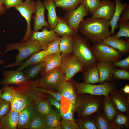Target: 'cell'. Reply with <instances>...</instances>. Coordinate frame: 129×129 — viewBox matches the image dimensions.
Segmentation results:
<instances>
[{
    "label": "cell",
    "instance_id": "1",
    "mask_svg": "<svg viewBox=\"0 0 129 129\" xmlns=\"http://www.w3.org/2000/svg\"><path fill=\"white\" fill-rule=\"evenodd\" d=\"M39 79L27 81L14 87L11 109L20 113L26 108L35 106L38 100L48 97L45 93L37 89Z\"/></svg>",
    "mask_w": 129,
    "mask_h": 129
},
{
    "label": "cell",
    "instance_id": "2",
    "mask_svg": "<svg viewBox=\"0 0 129 129\" xmlns=\"http://www.w3.org/2000/svg\"><path fill=\"white\" fill-rule=\"evenodd\" d=\"M110 21L102 19L88 18L80 24L79 31L86 39L94 44L102 43L111 36L108 29Z\"/></svg>",
    "mask_w": 129,
    "mask_h": 129
},
{
    "label": "cell",
    "instance_id": "3",
    "mask_svg": "<svg viewBox=\"0 0 129 129\" xmlns=\"http://www.w3.org/2000/svg\"><path fill=\"white\" fill-rule=\"evenodd\" d=\"M103 96L83 93L77 95L75 106L78 119H81L102 111Z\"/></svg>",
    "mask_w": 129,
    "mask_h": 129
},
{
    "label": "cell",
    "instance_id": "4",
    "mask_svg": "<svg viewBox=\"0 0 129 129\" xmlns=\"http://www.w3.org/2000/svg\"><path fill=\"white\" fill-rule=\"evenodd\" d=\"M89 41L78 33L73 36V53L85 69L97 65L98 62Z\"/></svg>",
    "mask_w": 129,
    "mask_h": 129
},
{
    "label": "cell",
    "instance_id": "5",
    "mask_svg": "<svg viewBox=\"0 0 129 129\" xmlns=\"http://www.w3.org/2000/svg\"><path fill=\"white\" fill-rule=\"evenodd\" d=\"M17 50L18 54L16 56L15 62L4 67H15L19 66L24 60L33 54L42 50V46L37 40L28 39L23 42L10 43L7 45L6 48L3 55L10 51Z\"/></svg>",
    "mask_w": 129,
    "mask_h": 129
},
{
    "label": "cell",
    "instance_id": "6",
    "mask_svg": "<svg viewBox=\"0 0 129 129\" xmlns=\"http://www.w3.org/2000/svg\"><path fill=\"white\" fill-rule=\"evenodd\" d=\"M77 95L87 93L92 95L106 96L111 92L117 89L116 83L112 81H106L95 85L75 81Z\"/></svg>",
    "mask_w": 129,
    "mask_h": 129
},
{
    "label": "cell",
    "instance_id": "7",
    "mask_svg": "<svg viewBox=\"0 0 129 129\" xmlns=\"http://www.w3.org/2000/svg\"><path fill=\"white\" fill-rule=\"evenodd\" d=\"M42 76L39 79L38 87L56 92L65 80V73L60 67L52 70Z\"/></svg>",
    "mask_w": 129,
    "mask_h": 129
},
{
    "label": "cell",
    "instance_id": "8",
    "mask_svg": "<svg viewBox=\"0 0 129 129\" xmlns=\"http://www.w3.org/2000/svg\"><path fill=\"white\" fill-rule=\"evenodd\" d=\"M61 54L62 59L60 67L65 73V81L71 79L75 74L85 70L83 65L73 52Z\"/></svg>",
    "mask_w": 129,
    "mask_h": 129
},
{
    "label": "cell",
    "instance_id": "9",
    "mask_svg": "<svg viewBox=\"0 0 129 129\" xmlns=\"http://www.w3.org/2000/svg\"><path fill=\"white\" fill-rule=\"evenodd\" d=\"M92 48L98 61L113 63L120 61L123 54L118 50L103 43L94 44Z\"/></svg>",
    "mask_w": 129,
    "mask_h": 129
},
{
    "label": "cell",
    "instance_id": "10",
    "mask_svg": "<svg viewBox=\"0 0 129 129\" xmlns=\"http://www.w3.org/2000/svg\"><path fill=\"white\" fill-rule=\"evenodd\" d=\"M36 2L32 0H25L20 4L15 7L26 20L27 25V28L25 36L21 41L24 42L29 39L32 33L31 22L32 15L35 12Z\"/></svg>",
    "mask_w": 129,
    "mask_h": 129
},
{
    "label": "cell",
    "instance_id": "11",
    "mask_svg": "<svg viewBox=\"0 0 129 129\" xmlns=\"http://www.w3.org/2000/svg\"><path fill=\"white\" fill-rule=\"evenodd\" d=\"M89 13L83 3H81L74 10L64 14V17L76 33H78L80 24L84 18Z\"/></svg>",
    "mask_w": 129,
    "mask_h": 129
},
{
    "label": "cell",
    "instance_id": "12",
    "mask_svg": "<svg viewBox=\"0 0 129 129\" xmlns=\"http://www.w3.org/2000/svg\"><path fill=\"white\" fill-rule=\"evenodd\" d=\"M48 28L43 27L42 31H33L29 39L37 40L41 44L42 50H43L49 43L54 41L60 37L53 29L48 30Z\"/></svg>",
    "mask_w": 129,
    "mask_h": 129
},
{
    "label": "cell",
    "instance_id": "13",
    "mask_svg": "<svg viewBox=\"0 0 129 129\" xmlns=\"http://www.w3.org/2000/svg\"><path fill=\"white\" fill-rule=\"evenodd\" d=\"M101 0L98 7L91 14V17L110 21L115 11V3L110 0Z\"/></svg>",
    "mask_w": 129,
    "mask_h": 129
},
{
    "label": "cell",
    "instance_id": "14",
    "mask_svg": "<svg viewBox=\"0 0 129 129\" xmlns=\"http://www.w3.org/2000/svg\"><path fill=\"white\" fill-rule=\"evenodd\" d=\"M109 95L120 112L129 114V95L117 89L110 92Z\"/></svg>",
    "mask_w": 129,
    "mask_h": 129
},
{
    "label": "cell",
    "instance_id": "15",
    "mask_svg": "<svg viewBox=\"0 0 129 129\" xmlns=\"http://www.w3.org/2000/svg\"><path fill=\"white\" fill-rule=\"evenodd\" d=\"M3 74L4 78L0 82V85L18 86L27 81L22 71L16 70H5Z\"/></svg>",
    "mask_w": 129,
    "mask_h": 129
},
{
    "label": "cell",
    "instance_id": "16",
    "mask_svg": "<svg viewBox=\"0 0 129 129\" xmlns=\"http://www.w3.org/2000/svg\"><path fill=\"white\" fill-rule=\"evenodd\" d=\"M75 81L72 79L64 81L59 86L57 92L69 100L75 106L77 95Z\"/></svg>",
    "mask_w": 129,
    "mask_h": 129
},
{
    "label": "cell",
    "instance_id": "17",
    "mask_svg": "<svg viewBox=\"0 0 129 129\" xmlns=\"http://www.w3.org/2000/svg\"><path fill=\"white\" fill-rule=\"evenodd\" d=\"M45 7L41 0H37L35 13L32 16L34 20V31H36L41 29L43 27L50 28V26L48 22L45 20L44 13Z\"/></svg>",
    "mask_w": 129,
    "mask_h": 129
},
{
    "label": "cell",
    "instance_id": "18",
    "mask_svg": "<svg viewBox=\"0 0 129 129\" xmlns=\"http://www.w3.org/2000/svg\"><path fill=\"white\" fill-rule=\"evenodd\" d=\"M38 112L35 106L27 108L19 113L17 129H29L34 117Z\"/></svg>",
    "mask_w": 129,
    "mask_h": 129
},
{
    "label": "cell",
    "instance_id": "19",
    "mask_svg": "<svg viewBox=\"0 0 129 129\" xmlns=\"http://www.w3.org/2000/svg\"><path fill=\"white\" fill-rule=\"evenodd\" d=\"M19 117V113L11 109L0 120V129H17Z\"/></svg>",
    "mask_w": 129,
    "mask_h": 129
},
{
    "label": "cell",
    "instance_id": "20",
    "mask_svg": "<svg viewBox=\"0 0 129 129\" xmlns=\"http://www.w3.org/2000/svg\"><path fill=\"white\" fill-rule=\"evenodd\" d=\"M99 73L100 84L110 81V77L115 66L113 63L108 62L98 61L97 65Z\"/></svg>",
    "mask_w": 129,
    "mask_h": 129
},
{
    "label": "cell",
    "instance_id": "21",
    "mask_svg": "<svg viewBox=\"0 0 129 129\" xmlns=\"http://www.w3.org/2000/svg\"><path fill=\"white\" fill-rule=\"evenodd\" d=\"M103 96L102 111L109 120L113 123L115 118L120 112L110 99L109 95Z\"/></svg>",
    "mask_w": 129,
    "mask_h": 129
},
{
    "label": "cell",
    "instance_id": "22",
    "mask_svg": "<svg viewBox=\"0 0 129 129\" xmlns=\"http://www.w3.org/2000/svg\"><path fill=\"white\" fill-rule=\"evenodd\" d=\"M47 55L43 50L37 52L32 55L26 61L22 62L16 70L18 71H22L30 66L43 62Z\"/></svg>",
    "mask_w": 129,
    "mask_h": 129
},
{
    "label": "cell",
    "instance_id": "23",
    "mask_svg": "<svg viewBox=\"0 0 129 129\" xmlns=\"http://www.w3.org/2000/svg\"><path fill=\"white\" fill-rule=\"evenodd\" d=\"M102 43L118 50L123 54L129 53V43L124 39L111 36L105 39Z\"/></svg>",
    "mask_w": 129,
    "mask_h": 129
},
{
    "label": "cell",
    "instance_id": "24",
    "mask_svg": "<svg viewBox=\"0 0 129 129\" xmlns=\"http://www.w3.org/2000/svg\"><path fill=\"white\" fill-rule=\"evenodd\" d=\"M58 18L57 23L53 29L59 35L74 36L77 34L64 17L59 16Z\"/></svg>",
    "mask_w": 129,
    "mask_h": 129
},
{
    "label": "cell",
    "instance_id": "25",
    "mask_svg": "<svg viewBox=\"0 0 129 129\" xmlns=\"http://www.w3.org/2000/svg\"><path fill=\"white\" fill-rule=\"evenodd\" d=\"M42 3L47 10L48 22L50 26V29H53L58 18L56 11V6L53 0H44Z\"/></svg>",
    "mask_w": 129,
    "mask_h": 129
},
{
    "label": "cell",
    "instance_id": "26",
    "mask_svg": "<svg viewBox=\"0 0 129 129\" xmlns=\"http://www.w3.org/2000/svg\"><path fill=\"white\" fill-rule=\"evenodd\" d=\"M57 110L53 109L51 111L46 115V129H61L62 119Z\"/></svg>",
    "mask_w": 129,
    "mask_h": 129
},
{
    "label": "cell",
    "instance_id": "27",
    "mask_svg": "<svg viewBox=\"0 0 129 129\" xmlns=\"http://www.w3.org/2000/svg\"><path fill=\"white\" fill-rule=\"evenodd\" d=\"M93 117L97 129H118L114 123L109 120L102 111L94 114Z\"/></svg>",
    "mask_w": 129,
    "mask_h": 129
},
{
    "label": "cell",
    "instance_id": "28",
    "mask_svg": "<svg viewBox=\"0 0 129 129\" xmlns=\"http://www.w3.org/2000/svg\"><path fill=\"white\" fill-rule=\"evenodd\" d=\"M115 5V9L113 15L110 21L111 28V32L112 34L114 32L116 28L118 27V24L121 15L127 3H122L121 0H114Z\"/></svg>",
    "mask_w": 129,
    "mask_h": 129
},
{
    "label": "cell",
    "instance_id": "29",
    "mask_svg": "<svg viewBox=\"0 0 129 129\" xmlns=\"http://www.w3.org/2000/svg\"><path fill=\"white\" fill-rule=\"evenodd\" d=\"M62 59V56L60 53H55L48 55L44 62L46 63L45 69L42 73V75L47 72L60 67Z\"/></svg>",
    "mask_w": 129,
    "mask_h": 129
},
{
    "label": "cell",
    "instance_id": "30",
    "mask_svg": "<svg viewBox=\"0 0 129 129\" xmlns=\"http://www.w3.org/2000/svg\"><path fill=\"white\" fill-rule=\"evenodd\" d=\"M83 72L84 83L92 84L100 83L99 73L97 65L85 69Z\"/></svg>",
    "mask_w": 129,
    "mask_h": 129
},
{
    "label": "cell",
    "instance_id": "31",
    "mask_svg": "<svg viewBox=\"0 0 129 129\" xmlns=\"http://www.w3.org/2000/svg\"><path fill=\"white\" fill-rule=\"evenodd\" d=\"M46 65V63L43 62L26 68L23 72L27 81H33L39 75L41 74L45 69Z\"/></svg>",
    "mask_w": 129,
    "mask_h": 129
},
{
    "label": "cell",
    "instance_id": "32",
    "mask_svg": "<svg viewBox=\"0 0 129 129\" xmlns=\"http://www.w3.org/2000/svg\"><path fill=\"white\" fill-rule=\"evenodd\" d=\"M83 0H53L56 6L66 12L75 10L81 3Z\"/></svg>",
    "mask_w": 129,
    "mask_h": 129
},
{
    "label": "cell",
    "instance_id": "33",
    "mask_svg": "<svg viewBox=\"0 0 129 129\" xmlns=\"http://www.w3.org/2000/svg\"><path fill=\"white\" fill-rule=\"evenodd\" d=\"M73 36L64 35L61 38L59 43L61 53L67 54L73 52Z\"/></svg>",
    "mask_w": 129,
    "mask_h": 129
},
{
    "label": "cell",
    "instance_id": "34",
    "mask_svg": "<svg viewBox=\"0 0 129 129\" xmlns=\"http://www.w3.org/2000/svg\"><path fill=\"white\" fill-rule=\"evenodd\" d=\"M35 106L38 113L45 115L49 113L53 109L48 97L37 100Z\"/></svg>",
    "mask_w": 129,
    "mask_h": 129
},
{
    "label": "cell",
    "instance_id": "35",
    "mask_svg": "<svg viewBox=\"0 0 129 129\" xmlns=\"http://www.w3.org/2000/svg\"><path fill=\"white\" fill-rule=\"evenodd\" d=\"M113 123L118 129H129V114L120 112L115 118Z\"/></svg>",
    "mask_w": 129,
    "mask_h": 129
},
{
    "label": "cell",
    "instance_id": "36",
    "mask_svg": "<svg viewBox=\"0 0 129 129\" xmlns=\"http://www.w3.org/2000/svg\"><path fill=\"white\" fill-rule=\"evenodd\" d=\"M29 129H46V115L38 112L32 120Z\"/></svg>",
    "mask_w": 129,
    "mask_h": 129
},
{
    "label": "cell",
    "instance_id": "37",
    "mask_svg": "<svg viewBox=\"0 0 129 129\" xmlns=\"http://www.w3.org/2000/svg\"><path fill=\"white\" fill-rule=\"evenodd\" d=\"M93 115L83 119L74 118V121L80 129H97L94 122Z\"/></svg>",
    "mask_w": 129,
    "mask_h": 129
},
{
    "label": "cell",
    "instance_id": "38",
    "mask_svg": "<svg viewBox=\"0 0 129 129\" xmlns=\"http://www.w3.org/2000/svg\"><path fill=\"white\" fill-rule=\"evenodd\" d=\"M114 80H129V72L128 70L122 69H115L111 75L110 81Z\"/></svg>",
    "mask_w": 129,
    "mask_h": 129
},
{
    "label": "cell",
    "instance_id": "39",
    "mask_svg": "<svg viewBox=\"0 0 129 129\" xmlns=\"http://www.w3.org/2000/svg\"><path fill=\"white\" fill-rule=\"evenodd\" d=\"M119 29L118 32L113 36L114 37L119 38L122 37H129V21L119 22L118 24Z\"/></svg>",
    "mask_w": 129,
    "mask_h": 129
},
{
    "label": "cell",
    "instance_id": "40",
    "mask_svg": "<svg viewBox=\"0 0 129 129\" xmlns=\"http://www.w3.org/2000/svg\"><path fill=\"white\" fill-rule=\"evenodd\" d=\"M61 38L48 43L46 45L43 50L48 55L55 53H61L59 47Z\"/></svg>",
    "mask_w": 129,
    "mask_h": 129
},
{
    "label": "cell",
    "instance_id": "41",
    "mask_svg": "<svg viewBox=\"0 0 129 129\" xmlns=\"http://www.w3.org/2000/svg\"><path fill=\"white\" fill-rule=\"evenodd\" d=\"M101 0H83L82 3L89 13L91 15L99 6Z\"/></svg>",
    "mask_w": 129,
    "mask_h": 129
},
{
    "label": "cell",
    "instance_id": "42",
    "mask_svg": "<svg viewBox=\"0 0 129 129\" xmlns=\"http://www.w3.org/2000/svg\"><path fill=\"white\" fill-rule=\"evenodd\" d=\"M14 87L3 85L2 87V92L1 95V98L11 102Z\"/></svg>",
    "mask_w": 129,
    "mask_h": 129
},
{
    "label": "cell",
    "instance_id": "43",
    "mask_svg": "<svg viewBox=\"0 0 129 129\" xmlns=\"http://www.w3.org/2000/svg\"><path fill=\"white\" fill-rule=\"evenodd\" d=\"M10 102L1 99L0 100V121L11 109Z\"/></svg>",
    "mask_w": 129,
    "mask_h": 129
},
{
    "label": "cell",
    "instance_id": "44",
    "mask_svg": "<svg viewBox=\"0 0 129 129\" xmlns=\"http://www.w3.org/2000/svg\"><path fill=\"white\" fill-rule=\"evenodd\" d=\"M75 112L76 110L75 106L70 102L67 112L63 113H59L62 118L74 121V113Z\"/></svg>",
    "mask_w": 129,
    "mask_h": 129
},
{
    "label": "cell",
    "instance_id": "45",
    "mask_svg": "<svg viewBox=\"0 0 129 129\" xmlns=\"http://www.w3.org/2000/svg\"><path fill=\"white\" fill-rule=\"evenodd\" d=\"M61 126L63 129H80L77 124L74 121L62 118Z\"/></svg>",
    "mask_w": 129,
    "mask_h": 129
},
{
    "label": "cell",
    "instance_id": "46",
    "mask_svg": "<svg viewBox=\"0 0 129 129\" xmlns=\"http://www.w3.org/2000/svg\"><path fill=\"white\" fill-rule=\"evenodd\" d=\"M113 64L115 66L128 70L129 68V55L123 60L113 63Z\"/></svg>",
    "mask_w": 129,
    "mask_h": 129
},
{
    "label": "cell",
    "instance_id": "47",
    "mask_svg": "<svg viewBox=\"0 0 129 129\" xmlns=\"http://www.w3.org/2000/svg\"><path fill=\"white\" fill-rule=\"evenodd\" d=\"M37 89L41 91L46 94H48L55 99L59 102L61 100L62 96L59 93L57 92L48 90L43 88H37Z\"/></svg>",
    "mask_w": 129,
    "mask_h": 129
},
{
    "label": "cell",
    "instance_id": "48",
    "mask_svg": "<svg viewBox=\"0 0 129 129\" xmlns=\"http://www.w3.org/2000/svg\"><path fill=\"white\" fill-rule=\"evenodd\" d=\"M23 0H3V4L6 9H10L19 5Z\"/></svg>",
    "mask_w": 129,
    "mask_h": 129
},
{
    "label": "cell",
    "instance_id": "49",
    "mask_svg": "<svg viewBox=\"0 0 129 129\" xmlns=\"http://www.w3.org/2000/svg\"><path fill=\"white\" fill-rule=\"evenodd\" d=\"M119 22L129 20V4H127L122 12Z\"/></svg>",
    "mask_w": 129,
    "mask_h": 129
},
{
    "label": "cell",
    "instance_id": "50",
    "mask_svg": "<svg viewBox=\"0 0 129 129\" xmlns=\"http://www.w3.org/2000/svg\"><path fill=\"white\" fill-rule=\"evenodd\" d=\"M48 97L49 102L51 105L54 106L59 113L61 104L59 102L54 98L49 95H48Z\"/></svg>",
    "mask_w": 129,
    "mask_h": 129
},
{
    "label": "cell",
    "instance_id": "51",
    "mask_svg": "<svg viewBox=\"0 0 129 129\" xmlns=\"http://www.w3.org/2000/svg\"><path fill=\"white\" fill-rule=\"evenodd\" d=\"M5 10L3 0H0V16L1 14H4L6 13Z\"/></svg>",
    "mask_w": 129,
    "mask_h": 129
},
{
    "label": "cell",
    "instance_id": "52",
    "mask_svg": "<svg viewBox=\"0 0 129 129\" xmlns=\"http://www.w3.org/2000/svg\"><path fill=\"white\" fill-rule=\"evenodd\" d=\"M121 90L127 94H129V85L126 84L123 88L121 89Z\"/></svg>",
    "mask_w": 129,
    "mask_h": 129
},
{
    "label": "cell",
    "instance_id": "53",
    "mask_svg": "<svg viewBox=\"0 0 129 129\" xmlns=\"http://www.w3.org/2000/svg\"><path fill=\"white\" fill-rule=\"evenodd\" d=\"M1 52H0V57L1 56ZM4 62L3 60H1L0 59V64H4Z\"/></svg>",
    "mask_w": 129,
    "mask_h": 129
},
{
    "label": "cell",
    "instance_id": "54",
    "mask_svg": "<svg viewBox=\"0 0 129 129\" xmlns=\"http://www.w3.org/2000/svg\"><path fill=\"white\" fill-rule=\"evenodd\" d=\"M2 92V89H0V100L1 98V95Z\"/></svg>",
    "mask_w": 129,
    "mask_h": 129
}]
</instances>
